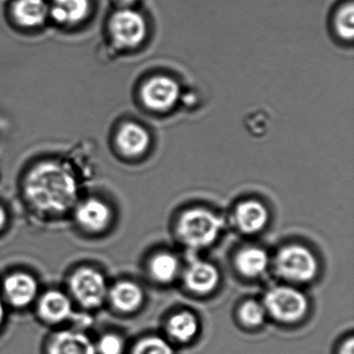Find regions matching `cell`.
I'll use <instances>...</instances> for the list:
<instances>
[{
    "label": "cell",
    "instance_id": "obj_21",
    "mask_svg": "<svg viewBox=\"0 0 354 354\" xmlns=\"http://www.w3.org/2000/svg\"><path fill=\"white\" fill-rule=\"evenodd\" d=\"M354 7L349 3L342 8L335 18V28L337 34L346 40H352L354 36Z\"/></svg>",
    "mask_w": 354,
    "mask_h": 354
},
{
    "label": "cell",
    "instance_id": "obj_19",
    "mask_svg": "<svg viewBox=\"0 0 354 354\" xmlns=\"http://www.w3.org/2000/svg\"><path fill=\"white\" fill-rule=\"evenodd\" d=\"M169 333L180 342H188L196 335L198 321L189 313L184 312L176 315L171 319L169 325Z\"/></svg>",
    "mask_w": 354,
    "mask_h": 354
},
{
    "label": "cell",
    "instance_id": "obj_15",
    "mask_svg": "<svg viewBox=\"0 0 354 354\" xmlns=\"http://www.w3.org/2000/svg\"><path fill=\"white\" fill-rule=\"evenodd\" d=\"M219 274L213 265L205 262L192 264L185 274L186 285L192 291L207 293L216 287Z\"/></svg>",
    "mask_w": 354,
    "mask_h": 354
},
{
    "label": "cell",
    "instance_id": "obj_3",
    "mask_svg": "<svg viewBox=\"0 0 354 354\" xmlns=\"http://www.w3.org/2000/svg\"><path fill=\"white\" fill-rule=\"evenodd\" d=\"M70 291L76 301L86 308H98L109 296L106 279L92 267H82L70 277Z\"/></svg>",
    "mask_w": 354,
    "mask_h": 354
},
{
    "label": "cell",
    "instance_id": "obj_6",
    "mask_svg": "<svg viewBox=\"0 0 354 354\" xmlns=\"http://www.w3.org/2000/svg\"><path fill=\"white\" fill-rule=\"evenodd\" d=\"M111 32L115 42L122 48H136L146 38V21L138 12L121 10L111 18Z\"/></svg>",
    "mask_w": 354,
    "mask_h": 354
},
{
    "label": "cell",
    "instance_id": "obj_9",
    "mask_svg": "<svg viewBox=\"0 0 354 354\" xmlns=\"http://www.w3.org/2000/svg\"><path fill=\"white\" fill-rule=\"evenodd\" d=\"M75 218L86 231H103L111 221V209L98 198H88L76 207Z\"/></svg>",
    "mask_w": 354,
    "mask_h": 354
},
{
    "label": "cell",
    "instance_id": "obj_13",
    "mask_svg": "<svg viewBox=\"0 0 354 354\" xmlns=\"http://www.w3.org/2000/svg\"><path fill=\"white\" fill-rule=\"evenodd\" d=\"M88 0H53L49 13L55 21L66 26H74L84 21L88 15Z\"/></svg>",
    "mask_w": 354,
    "mask_h": 354
},
{
    "label": "cell",
    "instance_id": "obj_22",
    "mask_svg": "<svg viewBox=\"0 0 354 354\" xmlns=\"http://www.w3.org/2000/svg\"><path fill=\"white\" fill-rule=\"evenodd\" d=\"M133 354H174L169 344L160 337H148L138 344Z\"/></svg>",
    "mask_w": 354,
    "mask_h": 354
},
{
    "label": "cell",
    "instance_id": "obj_1",
    "mask_svg": "<svg viewBox=\"0 0 354 354\" xmlns=\"http://www.w3.org/2000/svg\"><path fill=\"white\" fill-rule=\"evenodd\" d=\"M24 190L30 204L42 212L61 214L77 204V181L59 163L48 161L35 167L26 177Z\"/></svg>",
    "mask_w": 354,
    "mask_h": 354
},
{
    "label": "cell",
    "instance_id": "obj_8",
    "mask_svg": "<svg viewBox=\"0 0 354 354\" xmlns=\"http://www.w3.org/2000/svg\"><path fill=\"white\" fill-rule=\"evenodd\" d=\"M3 291L12 306L19 308H26L38 296V281L26 272L12 273L3 281Z\"/></svg>",
    "mask_w": 354,
    "mask_h": 354
},
{
    "label": "cell",
    "instance_id": "obj_5",
    "mask_svg": "<svg viewBox=\"0 0 354 354\" xmlns=\"http://www.w3.org/2000/svg\"><path fill=\"white\" fill-rule=\"evenodd\" d=\"M267 310L277 320L294 322L306 312V297L298 290L289 287H277L268 292L265 297Z\"/></svg>",
    "mask_w": 354,
    "mask_h": 354
},
{
    "label": "cell",
    "instance_id": "obj_20",
    "mask_svg": "<svg viewBox=\"0 0 354 354\" xmlns=\"http://www.w3.org/2000/svg\"><path fill=\"white\" fill-rule=\"evenodd\" d=\"M179 269L177 259L169 254H160L151 262V271L155 279L162 283H167L175 279Z\"/></svg>",
    "mask_w": 354,
    "mask_h": 354
},
{
    "label": "cell",
    "instance_id": "obj_11",
    "mask_svg": "<svg viewBox=\"0 0 354 354\" xmlns=\"http://www.w3.org/2000/svg\"><path fill=\"white\" fill-rule=\"evenodd\" d=\"M49 354H96V347L84 333L65 330L53 337Z\"/></svg>",
    "mask_w": 354,
    "mask_h": 354
},
{
    "label": "cell",
    "instance_id": "obj_17",
    "mask_svg": "<svg viewBox=\"0 0 354 354\" xmlns=\"http://www.w3.org/2000/svg\"><path fill=\"white\" fill-rule=\"evenodd\" d=\"M109 299L115 308L122 312L136 310L142 301V290L132 281H119L109 291Z\"/></svg>",
    "mask_w": 354,
    "mask_h": 354
},
{
    "label": "cell",
    "instance_id": "obj_27",
    "mask_svg": "<svg viewBox=\"0 0 354 354\" xmlns=\"http://www.w3.org/2000/svg\"><path fill=\"white\" fill-rule=\"evenodd\" d=\"M6 310L5 306H3V300L0 298V326L3 325V321H5Z\"/></svg>",
    "mask_w": 354,
    "mask_h": 354
},
{
    "label": "cell",
    "instance_id": "obj_16",
    "mask_svg": "<svg viewBox=\"0 0 354 354\" xmlns=\"http://www.w3.org/2000/svg\"><path fill=\"white\" fill-rule=\"evenodd\" d=\"M236 219L242 231L248 234L261 231L268 221V212L260 203L254 201L242 203L236 211Z\"/></svg>",
    "mask_w": 354,
    "mask_h": 354
},
{
    "label": "cell",
    "instance_id": "obj_2",
    "mask_svg": "<svg viewBox=\"0 0 354 354\" xmlns=\"http://www.w3.org/2000/svg\"><path fill=\"white\" fill-rule=\"evenodd\" d=\"M223 223V221L213 213L203 209H194L182 216L179 234L187 245L196 248H205L216 239Z\"/></svg>",
    "mask_w": 354,
    "mask_h": 354
},
{
    "label": "cell",
    "instance_id": "obj_18",
    "mask_svg": "<svg viewBox=\"0 0 354 354\" xmlns=\"http://www.w3.org/2000/svg\"><path fill=\"white\" fill-rule=\"evenodd\" d=\"M237 266L244 275L257 277L268 266V256L261 248H245L238 254Z\"/></svg>",
    "mask_w": 354,
    "mask_h": 354
},
{
    "label": "cell",
    "instance_id": "obj_25",
    "mask_svg": "<svg viewBox=\"0 0 354 354\" xmlns=\"http://www.w3.org/2000/svg\"><path fill=\"white\" fill-rule=\"evenodd\" d=\"M339 354H354L353 339H348V342H346V343L344 344Z\"/></svg>",
    "mask_w": 354,
    "mask_h": 354
},
{
    "label": "cell",
    "instance_id": "obj_4",
    "mask_svg": "<svg viewBox=\"0 0 354 354\" xmlns=\"http://www.w3.org/2000/svg\"><path fill=\"white\" fill-rule=\"evenodd\" d=\"M275 266L281 277L296 281H310L318 269L312 252L298 245L288 246L281 250L277 254Z\"/></svg>",
    "mask_w": 354,
    "mask_h": 354
},
{
    "label": "cell",
    "instance_id": "obj_14",
    "mask_svg": "<svg viewBox=\"0 0 354 354\" xmlns=\"http://www.w3.org/2000/svg\"><path fill=\"white\" fill-rule=\"evenodd\" d=\"M13 13L20 26L37 28L48 17L49 7L45 0H17L14 3Z\"/></svg>",
    "mask_w": 354,
    "mask_h": 354
},
{
    "label": "cell",
    "instance_id": "obj_12",
    "mask_svg": "<svg viewBox=\"0 0 354 354\" xmlns=\"http://www.w3.org/2000/svg\"><path fill=\"white\" fill-rule=\"evenodd\" d=\"M117 142L124 154L131 157L140 156L148 149L150 136L142 126L127 123L120 129Z\"/></svg>",
    "mask_w": 354,
    "mask_h": 354
},
{
    "label": "cell",
    "instance_id": "obj_10",
    "mask_svg": "<svg viewBox=\"0 0 354 354\" xmlns=\"http://www.w3.org/2000/svg\"><path fill=\"white\" fill-rule=\"evenodd\" d=\"M71 299L59 290H50L39 301V314L43 320L53 324L64 322L71 317Z\"/></svg>",
    "mask_w": 354,
    "mask_h": 354
},
{
    "label": "cell",
    "instance_id": "obj_26",
    "mask_svg": "<svg viewBox=\"0 0 354 354\" xmlns=\"http://www.w3.org/2000/svg\"><path fill=\"white\" fill-rule=\"evenodd\" d=\"M6 223H7V213L5 209L0 206V231L5 227Z\"/></svg>",
    "mask_w": 354,
    "mask_h": 354
},
{
    "label": "cell",
    "instance_id": "obj_23",
    "mask_svg": "<svg viewBox=\"0 0 354 354\" xmlns=\"http://www.w3.org/2000/svg\"><path fill=\"white\" fill-rule=\"evenodd\" d=\"M240 316L244 323L254 326V325L261 324L264 320V308L258 302L248 301L242 306Z\"/></svg>",
    "mask_w": 354,
    "mask_h": 354
},
{
    "label": "cell",
    "instance_id": "obj_24",
    "mask_svg": "<svg viewBox=\"0 0 354 354\" xmlns=\"http://www.w3.org/2000/svg\"><path fill=\"white\" fill-rule=\"evenodd\" d=\"M98 351L101 354H122L123 342L115 335H105L98 343Z\"/></svg>",
    "mask_w": 354,
    "mask_h": 354
},
{
    "label": "cell",
    "instance_id": "obj_7",
    "mask_svg": "<svg viewBox=\"0 0 354 354\" xmlns=\"http://www.w3.org/2000/svg\"><path fill=\"white\" fill-rule=\"evenodd\" d=\"M180 96L179 86L167 76L151 78L142 91V100L149 109L157 111H167L177 102Z\"/></svg>",
    "mask_w": 354,
    "mask_h": 354
},
{
    "label": "cell",
    "instance_id": "obj_28",
    "mask_svg": "<svg viewBox=\"0 0 354 354\" xmlns=\"http://www.w3.org/2000/svg\"><path fill=\"white\" fill-rule=\"evenodd\" d=\"M117 1L120 5L123 6V7H130V6L136 3L138 0H117Z\"/></svg>",
    "mask_w": 354,
    "mask_h": 354
}]
</instances>
